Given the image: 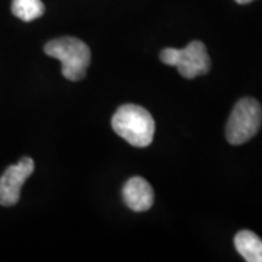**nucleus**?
Listing matches in <instances>:
<instances>
[{
	"mask_svg": "<svg viewBox=\"0 0 262 262\" xmlns=\"http://www.w3.org/2000/svg\"><path fill=\"white\" fill-rule=\"evenodd\" d=\"M114 131L134 147H147L155 137L156 124L151 114L136 103H124L113 115Z\"/></svg>",
	"mask_w": 262,
	"mask_h": 262,
	"instance_id": "1",
	"label": "nucleus"
},
{
	"mask_svg": "<svg viewBox=\"0 0 262 262\" xmlns=\"http://www.w3.org/2000/svg\"><path fill=\"white\" fill-rule=\"evenodd\" d=\"M46 54L61 63V73L67 80L79 82L86 76L91 64V50L75 37H61L51 39L44 47Z\"/></svg>",
	"mask_w": 262,
	"mask_h": 262,
	"instance_id": "2",
	"label": "nucleus"
},
{
	"mask_svg": "<svg viewBox=\"0 0 262 262\" xmlns=\"http://www.w3.org/2000/svg\"><path fill=\"white\" fill-rule=\"evenodd\" d=\"M262 124V106L253 98H242L232 110L226 124V139L239 146L256 136Z\"/></svg>",
	"mask_w": 262,
	"mask_h": 262,
	"instance_id": "3",
	"label": "nucleus"
},
{
	"mask_svg": "<svg viewBox=\"0 0 262 262\" xmlns=\"http://www.w3.org/2000/svg\"><path fill=\"white\" fill-rule=\"evenodd\" d=\"M236 3H239V5H248V3H251L253 0H234Z\"/></svg>",
	"mask_w": 262,
	"mask_h": 262,
	"instance_id": "9",
	"label": "nucleus"
},
{
	"mask_svg": "<svg viewBox=\"0 0 262 262\" xmlns=\"http://www.w3.org/2000/svg\"><path fill=\"white\" fill-rule=\"evenodd\" d=\"M159 58L162 63L177 67L181 76L185 79L207 75L211 67L210 56L201 41H192L182 50L165 48L160 51Z\"/></svg>",
	"mask_w": 262,
	"mask_h": 262,
	"instance_id": "4",
	"label": "nucleus"
},
{
	"mask_svg": "<svg viewBox=\"0 0 262 262\" xmlns=\"http://www.w3.org/2000/svg\"><path fill=\"white\" fill-rule=\"evenodd\" d=\"M46 6L41 0H12V13L24 22H32L41 18Z\"/></svg>",
	"mask_w": 262,
	"mask_h": 262,
	"instance_id": "8",
	"label": "nucleus"
},
{
	"mask_svg": "<svg viewBox=\"0 0 262 262\" xmlns=\"http://www.w3.org/2000/svg\"><path fill=\"white\" fill-rule=\"evenodd\" d=\"M234 248L248 262H262V239L251 230H241L234 236Z\"/></svg>",
	"mask_w": 262,
	"mask_h": 262,
	"instance_id": "7",
	"label": "nucleus"
},
{
	"mask_svg": "<svg viewBox=\"0 0 262 262\" xmlns=\"http://www.w3.org/2000/svg\"><path fill=\"white\" fill-rule=\"evenodd\" d=\"M122 200L133 211H147L155 203V192L149 182L141 177H133L122 187Z\"/></svg>",
	"mask_w": 262,
	"mask_h": 262,
	"instance_id": "6",
	"label": "nucleus"
},
{
	"mask_svg": "<svg viewBox=\"0 0 262 262\" xmlns=\"http://www.w3.org/2000/svg\"><path fill=\"white\" fill-rule=\"evenodd\" d=\"M35 163L31 158H22L12 165L0 177V206L10 207L18 204L20 189L25 181L32 175Z\"/></svg>",
	"mask_w": 262,
	"mask_h": 262,
	"instance_id": "5",
	"label": "nucleus"
}]
</instances>
